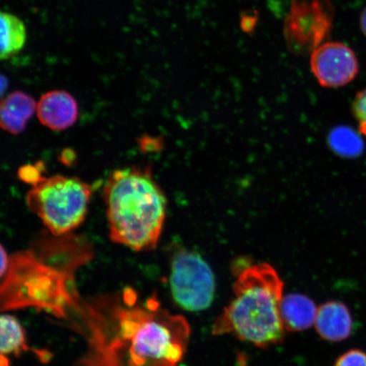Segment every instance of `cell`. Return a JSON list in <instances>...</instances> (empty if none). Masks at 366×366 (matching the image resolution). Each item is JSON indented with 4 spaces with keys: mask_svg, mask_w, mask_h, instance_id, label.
I'll return each instance as SVG.
<instances>
[{
    "mask_svg": "<svg viewBox=\"0 0 366 366\" xmlns=\"http://www.w3.org/2000/svg\"><path fill=\"white\" fill-rule=\"evenodd\" d=\"M85 312L89 366H177L184 357L189 324L160 307L155 297L140 304L128 287L122 296L86 305Z\"/></svg>",
    "mask_w": 366,
    "mask_h": 366,
    "instance_id": "obj_1",
    "label": "cell"
},
{
    "mask_svg": "<svg viewBox=\"0 0 366 366\" xmlns=\"http://www.w3.org/2000/svg\"><path fill=\"white\" fill-rule=\"evenodd\" d=\"M285 283L268 263L248 265L237 274L233 297L214 320V336L230 335L260 349L279 345L286 336L281 317Z\"/></svg>",
    "mask_w": 366,
    "mask_h": 366,
    "instance_id": "obj_2",
    "label": "cell"
},
{
    "mask_svg": "<svg viewBox=\"0 0 366 366\" xmlns=\"http://www.w3.org/2000/svg\"><path fill=\"white\" fill-rule=\"evenodd\" d=\"M109 237L135 251L157 248L167 217V200L149 169L114 171L104 186Z\"/></svg>",
    "mask_w": 366,
    "mask_h": 366,
    "instance_id": "obj_3",
    "label": "cell"
},
{
    "mask_svg": "<svg viewBox=\"0 0 366 366\" xmlns=\"http://www.w3.org/2000/svg\"><path fill=\"white\" fill-rule=\"evenodd\" d=\"M1 278L2 311L35 307L65 317L67 309L76 305L71 272L44 262L33 251L11 256Z\"/></svg>",
    "mask_w": 366,
    "mask_h": 366,
    "instance_id": "obj_4",
    "label": "cell"
},
{
    "mask_svg": "<svg viewBox=\"0 0 366 366\" xmlns=\"http://www.w3.org/2000/svg\"><path fill=\"white\" fill-rule=\"evenodd\" d=\"M92 191L79 178L43 177L27 193L26 204L54 236H63L84 222Z\"/></svg>",
    "mask_w": 366,
    "mask_h": 366,
    "instance_id": "obj_5",
    "label": "cell"
},
{
    "mask_svg": "<svg viewBox=\"0 0 366 366\" xmlns=\"http://www.w3.org/2000/svg\"><path fill=\"white\" fill-rule=\"evenodd\" d=\"M170 287L173 300L179 307L190 312H200L213 303L216 277L202 256L181 248L172 255Z\"/></svg>",
    "mask_w": 366,
    "mask_h": 366,
    "instance_id": "obj_6",
    "label": "cell"
},
{
    "mask_svg": "<svg viewBox=\"0 0 366 366\" xmlns=\"http://www.w3.org/2000/svg\"><path fill=\"white\" fill-rule=\"evenodd\" d=\"M334 17L331 0H292L283 26L287 49L299 56L312 53L328 40Z\"/></svg>",
    "mask_w": 366,
    "mask_h": 366,
    "instance_id": "obj_7",
    "label": "cell"
},
{
    "mask_svg": "<svg viewBox=\"0 0 366 366\" xmlns=\"http://www.w3.org/2000/svg\"><path fill=\"white\" fill-rule=\"evenodd\" d=\"M311 71L320 86L336 89L355 79L359 61L350 46L340 42H326L310 54Z\"/></svg>",
    "mask_w": 366,
    "mask_h": 366,
    "instance_id": "obj_8",
    "label": "cell"
},
{
    "mask_svg": "<svg viewBox=\"0 0 366 366\" xmlns=\"http://www.w3.org/2000/svg\"><path fill=\"white\" fill-rule=\"evenodd\" d=\"M36 114L46 127L63 131L75 124L79 117V104L68 92L52 90L40 98L36 104Z\"/></svg>",
    "mask_w": 366,
    "mask_h": 366,
    "instance_id": "obj_9",
    "label": "cell"
},
{
    "mask_svg": "<svg viewBox=\"0 0 366 366\" xmlns=\"http://www.w3.org/2000/svg\"><path fill=\"white\" fill-rule=\"evenodd\" d=\"M315 327L322 340L342 342L347 340L353 332V317L345 304L328 301L318 308Z\"/></svg>",
    "mask_w": 366,
    "mask_h": 366,
    "instance_id": "obj_10",
    "label": "cell"
},
{
    "mask_svg": "<svg viewBox=\"0 0 366 366\" xmlns=\"http://www.w3.org/2000/svg\"><path fill=\"white\" fill-rule=\"evenodd\" d=\"M36 111V103L31 95L16 91L2 100L0 107V124L11 134H20Z\"/></svg>",
    "mask_w": 366,
    "mask_h": 366,
    "instance_id": "obj_11",
    "label": "cell"
},
{
    "mask_svg": "<svg viewBox=\"0 0 366 366\" xmlns=\"http://www.w3.org/2000/svg\"><path fill=\"white\" fill-rule=\"evenodd\" d=\"M281 317L287 332H303L315 325L317 307L308 296L290 294L282 297Z\"/></svg>",
    "mask_w": 366,
    "mask_h": 366,
    "instance_id": "obj_12",
    "label": "cell"
},
{
    "mask_svg": "<svg viewBox=\"0 0 366 366\" xmlns=\"http://www.w3.org/2000/svg\"><path fill=\"white\" fill-rule=\"evenodd\" d=\"M1 52L2 61L11 59L19 53L26 41V29L24 23L11 13L1 12Z\"/></svg>",
    "mask_w": 366,
    "mask_h": 366,
    "instance_id": "obj_13",
    "label": "cell"
},
{
    "mask_svg": "<svg viewBox=\"0 0 366 366\" xmlns=\"http://www.w3.org/2000/svg\"><path fill=\"white\" fill-rule=\"evenodd\" d=\"M1 328L2 356L19 355L22 351L29 350L26 343L25 332L18 320L10 315H3L0 320Z\"/></svg>",
    "mask_w": 366,
    "mask_h": 366,
    "instance_id": "obj_14",
    "label": "cell"
},
{
    "mask_svg": "<svg viewBox=\"0 0 366 366\" xmlns=\"http://www.w3.org/2000/svg\"><path fill=\"white\" fill-rule=\"evenodd\" d=\"M352 111L358 122L360 132L366 136V88L355 96Z\"/></svg>",
    "mask_w": 366,
    "mask_h": 366,
    "instance_id": "obj_15",
    "label": "cell"
},
{
    "mask_svg": "<svg viewBox=\"0 0 366 366\" xmlns=\"http://www.w3.org/2000/svg\"><path fill=\"white\" fill-rule=\"evenodd\" d=\"M333 366H366V353L360 350L347 351Z\"/></svg>",
    "mask_w": 366,
    "mask_h": 366,
    "instance_id": "obj_16",
    "label": "cell"
},
{
    "mask_svg": "<svg viewBox=\"0 0 366 366\" xmlns=\"http://www.w3.org/2000/svg\"><path fill=\"white\" fill-rule=\"evenodd\" d=\"M19 175L23 181L31 183V185L35 184L43 178L39 169L31 166L23 167Z\"/></svg>",
    "mask_w": 366,
    "mask_h": 366,
    "instance_id": "obj_17",
    "label": "cell"
},
{
    "mask_svg": "<svg viewBox=\"0 0 366 366\" xmlns=\"http://www.w3.org/2000/svg\"><path fill=\"white\" fill-rule=\"evenodd\" d=\"M11 257H9L6 249L1 246V277L6 272L9 264H10Z\"/></svg>",
    "mask_w": 366,
    "mask_h": 366,
    "instance_id": "obj_18",
    "label": "cell"
},
{
    "mask_svg": "<svg viewBox=\"0 0 366 366\" xmlns=\"http://www.w3.org/2000/svg\"><path fill=\"white\" fill-rule=\"evenodd\" d=\"M360 26L361 31L366 36V7L360 14Z\"/></svg>",
    "mask_w": 366,
    "mask_h": 366,
    "instance_id": "obj_19",
    "label": "cell"
},
{
    "mask_svg": "<svg viewBox=\"0 0 366 366\" xmlns=\"http://www.w3.org/2000/svg\"><path fill=\"white\" fill-rule=\"evenodd\" d=\"M246 362L245 356L239 354L237 356V366H246Z\"/></svg>",
    "mask_w": 366,
    "mask_h": 366,
    "instance_id": "obj_20",
    "label": "cell"
}]
</instances>
